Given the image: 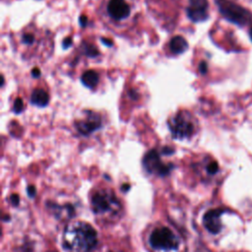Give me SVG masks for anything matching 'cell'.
Instances as JSON below:
<instances>
[{
    "mask_svg": "<svg viewBox=\"0 0 252 252\" xmlns=\"http://www.w3.org/2000/svg\"><path fill=\"white\" fill-rule=\"evenodd\" d=\"M63 247L67 252H92L97 243V234L88 222L75 221L63 232Z\"/></svg>",
    "mask_w": 252,
    "mask_h": 252,
    "instance_id": "cell-1",
    "label": "cell"
},
{
    "mask_svg": "<svg viewBox=\"0 0 252 252\" xmlns=\"http://www.w3.org/2000/svg\"><path fill=\"white\" fill-rule=\"evenodd\" d=\"M92 209L96 215H115L121 210V203L113 192L102 189L92 197Z\"/></svg>",
    "mask_w": 252,
    "mask_h": 252,
    "instance_id": "cell-2",
    "label": "cell"
},
{
    "mask_svg": "<svg viewBox=\"0 0 252 252\" xmlns=\"http://www.w3.org/2000/svg\"><path fill=\"white\" fill-rule=\"evenodd\" d=\"M220 14L229 22L243 27L252 22V16L243 7L228 0H216Z\"/></svg>",
    "mask_w": 252,
    "mask_h": 252,
    "instance_id": "cell-3",
    "label": "cell"
},
{
    "mask_svg": "<svg viewBox=\"0 0 252 252\" xmlns=\"http://www.w3.org/2000/svg\"><path fill=\"white\" fill-rule=\"evenodd\" d=\"M150 244L156 250L170 251L178 247V239L168 227H158L152 231Z\"/></svg>",
    "mask_w": 252,
    "mask_h": 252,
    "instance_id": "cell-4",
    "label": "cell"
},
{
    "mask_svg": "<svg viewBox=\"0 0 252 252\" xmlns=\"http://www.w3.org/2000/svg\"><path fill=\"white\" fill-rule=\"evenodd\" d=\"M169 130L175 139L189 138L194 133V124L189 119V114L179 112L168 123Z\"/></svg>",
    "mask_w": 252,
    "mask_h": 252,
    "instance_id": "cell-5",
    "label": "cell"
},
{
    "mask_svg": "<svg viewBox=\"0 0 252 252\" xmlns=\"http://www.w3.org/2000/svg\"><path fill=\"white\" fill-rule=\"evenodd\" d=\"M143 164L148 172L158 175H165L171 169V165L164 164L161 161L158 153L155 150H152L145 155Z\"/></svg>",
    "mask_w": 252,
    "mask_h": 252,
    "instance_id": "cell-6",
    "label": "cell"
},
{
    "mask_svg": "<svg viewBox=\"0 0 252 252\" xmlns=\"http://www.w3.org/2000/svg\"><path fill=\"white\" fill-rule=\"evenodd\" d=\"M209 4L207 0H190L187 15L193 22H203L208 18Z\"/></svg>",
    "mask_w": 252,
    "mask_h": 252,
    "instance_id": "cell-7",
    "label": "cell"
},
{
    "mask_svg": "<svg viewBox=\"0 0 252 252\" xmlns=\"http://www.w3.org/2000/svg\"><path fill=\"white\" fill-rule=\"evenodd\" d=\"M222 214H223V210L221 209L210 210L205 214L203 218V223L209 232L213 234H217L220 231L221 229L220 217Z\"/></svg>",
    "mask_w": 252,
    "mask_h": 252,
    "instance_id": "cell-8",
    "label": "cell"
},
{
    "mask_svg": "<svg viewBox=\"0 0 252 252\" xmlns=\"http://www.w3.org/2000/svg\"><path fill=\"white\" fill-rule=\"evenodd\" d=\"M107 12L114 20H123L130 14V7L125 0H110L107 5Z\"/></svg>",
    "mask_w": 252,
    "mask_h": 252,
    "instance_id": "cell-9",
    "label": "cell"
},
{
    "mask_svg": "<svg viewBox=\"0 0 252 252\" xmlns=\"http://www.w3.org/2000/svg\"><path fill=\"white\" fill-rule=\"evenodd\" d=\"M100 125V117L96 113H90L88 114V118L86 120L78 122L76 124V127L81 134L88 135L99 128Z\"/></svg>",
    "mask_w": 252,
    "mask_h": 252,
    "instance_id": "cell-10",
    "label": "cell"
},
{
    "mask_svg": "<svg viewBox=\"0 0 252 252\" xmlns=\"http://www.w3.org/2000/svg\"><path fill=\"white\" fill-rule=\"evenodd\" d=\"M169 48L172 53L180 54L188 48V43L184 37L177 35V36H174L173 38H171V40L169 42Z\"/></svg>",
    "mask_w": 252,
    "mask_h": 252,
    "instance_id": "cell-11",
    "label": "cell"
},
{
    "mask_svg": "<svg viewBox=\"0 0 252 252\" xmlns=\"http://www.w3.org/2000/svg\"><path fill=\"white\" fill-rule=\"evenodd\" d=\"M31 101H32V103L42 107L48 103L49 96L45 91L37 89L32 92V96H31Z\"/></svg>",
    "mask_w": 252,
    "mask_h": 252,
    "instance_id": "cell-12",
    "label": "cell"
},
{
    "mask_svg": "<svg viewBox=\"0 0 252 252\" xmlns=\"http://www.w3.org/2000/svg\"><path fill=\"white\" fill-rule=\"evenodd\" d=\"M81 81H82V83H83L86 87H88V88H90V89H93V88H94V87L97 85V83H98V75H97V73H96L95 71H94V70H88V71H86V72L82 75Z\"/></svg>",
    "mask_w": 252,
    "mask_h": 252,
    "instance_id": "cell-13",
    "label": "cell"
},
{
    "mask_svg": "<svg viewBox=\"0 0 252 252\" xmlns=\"http://www.w3.org/2000/svg\"><path fill=\"white\" fill-rule=\"evenodd\" d=\"M219 170V164L217 161H211L207 166V171L210 174H215Z\"/></svg>",
    "mask_w": 252,
    "mask_h": 252,
    "instance_id": "cell-14",
    "label": "cell"
},
{
    "mask_svg": "<svg viewBox=\"0 0 252 252\" xmlns=\"http://www.w3.org/2000/svg\"><path fill=\"white\" fill-rule=\"evenodd\" d=\"M24 109V103L21 98H16L14 101V111L16 113H20Z\"/></svg>",
    "mask_w": 252,
    "mask_h": 252,
    "instance_id": "cell-15",
    "label": "cell"
},
{
    "mask_svg": "<svg viewBox=\"0 0 252 252\" xmlns=\"http://www.w3.org/2000/svg\"><path fill=\"white\" fill-rule=\"evenodd\" d=\"M86 52H87V55H89L91 57H94V56H96L98 54L96 48L94 46H92V45H87Z\"/></svg>",
    "mask_w": 252,
    "mask_h": 252,
    "instance_id": "cell-16",
    "label": "cell"
},
{
    "mask_svg": "<svg viewBox=\"0 0 252 252\" xmlns=\"http://www.w3.org/2000/svg\"><path fill=\"white\" fill-rule=\"evenodd\" d=\"M33 35L32 34V33H25L24 35H23V41L25 42V43H27V44H31V43H32V41H33Z\"/></svg>",
    "mask_w": 252,
    "mask_h": 252,
    "instance_id": "cell-17",
    "label": "cell"
},
{
    "mask_svg": "<svg viewBox=\"0 0 252 252\" xmlns=\"http://www.w3.org/2000/svg\"><path fill=\"white\" fill-rule=\"evenodd\" d=\"M199 70L202 74H206L208 71V67H207V63L205 61H202L199 65Z\"/></svg>",
    "mask_w": 252,
    "mask_h": 252,
    "instance_id": "cell-18",
    "label": "cell"
},
{
    "mask_svg": "<svg viewBox=\"0 0 252 252\" xmlns=\"http://www.w3.org/2000/svg\"><path fill=\"white\" fill-rule=\"evenodd\" d=\"M71 44H72V39H71V37H66V38L63 40V47H64V48H68Z\"/></svg>",
    "mask_w": 252,
    "mask_h": 252,
    "instance_id": "cell-19",
    "label": "cell"
},
{
    "mask_svg": "<svg viewBox=\"0 0 252 252\" xmlns=\"http://www.w3.org/2000/svg\"><path fill=\"white\" fill-rule=\"evenodd\" d=\"M32 75L34 78L39 77V75H40V71H39V69H37V68L32 69Z\"/></svg>",
    "mask_w": 252,
    "mask_h": 252,
    "instance_id": "cell-20",
    "label": "cell"
},
{
    "mask_svg": "<svg viewBox=\"0 0 252 252\" xmlns=\"http://www.w3.org/2000/svg\"><path fill=\"white\" fill-rule=\"evenodd\" d=\"M87 22H88V19H87L86 16H81L80 17V24H81V26H83V27L86 26Z\"/></svg>",
    "mask_w": 252,
    "mask_h": 252,
    "instance_id": "cell-21",
    "label": "cell"
},
{
    "mask_svg": "<svg viewBox=\"0 0 252 252\" xmlns=\"http://www.w3.org/2000/svg\"><path fill=\"white\" fill-rule=\"evenodd\" d=\"M11 200H12L13 205H18V203H19V197H18L17 195H13V196L11 197Z\"/></svg>",
    "mask_w": 252,
    "mask_h": 252,
    "instance_id": "cell-22",
    "label": "cell"
},
{
    "mask_svg": "<svg viewBox=\"0 0 252 252\" xmlns=\"http://www.w3.org/2000/svg\"><path fill=\"white\" fill-rule=\"evenodd\" d=\"M101 41L105 44V45H107V46H110V45H112V43H111V40L110 39H106V38H101Z\"/></svg>",
    "mask_w": 252,
    "mask_h": 252,
    "instance_id": "cell-23",
    "label": "cell"
},
{
    "mask_svg": "<svg viewBox=\"0 0 252 252\" xmlns=\"http://www.w3.org/2000/svg\"><path fill=\"white\" fill-rule=\"evenodd\" d=\"M28 191H29V194H30V196H33L34 195V193H35V190H34V187L33 186H30L29 187V189H28Z\"/></svg>",
    "mask_w": 252,
    "mask_h": 252,
    "instance_id": "cell-24",
    "label": "cell"
},
{
    "mask_svg": "<svg viewBox=\"0 0 252 252\" xmlns=\"http://www.w3.org/2000/svg\"><path fill=\"white\" fill-rule=\"evenodd\" d=\"M249 34H250V38H251V40H252V28H251L250 31H249Z\"/></svg>",
    "mask_w": 252,
    "mask_h": 252,
    "instance_id": "cell-25",
    "label": "cell"
},
{
    "mask_svg": "<svg viewBox=\"0 0 252 252\" xmlns=\"http://www.w3.org/2000/svg\"><path fill=\"white\" fill-rule=\"evenodd\" d=\"M49 252H56V251H49Z\"/></svg>",
    "mask_w": 252,
    "mask_h": 252,
    "instance_id": "cell-26",
    "label": "cell"
},
{
    "mask_svg": "<svg viewBox=\"0 0 252 252\" xmlns=\"http://www.w3.org/2000/svg\"><path fill=\"white\" fill-rule=\"evenodd\" d=\"M109 252H112V251H109Z\"/></svg>",
    "mask_w": 252,
    "mask_h": 252,
    "instance_id": "cell-27",
    "label": "cell"
}]
</instances>
